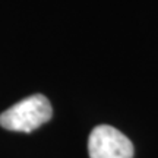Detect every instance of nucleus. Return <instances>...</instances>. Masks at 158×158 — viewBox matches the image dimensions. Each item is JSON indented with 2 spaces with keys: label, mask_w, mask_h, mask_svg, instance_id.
Listing matches in <instances>:
<instances>
[{
  "label": "nucleus",
  "mask_w": 158,
  "mask_h": 158,
  "mask_svg": "<svg viewBox=\"0 0 158 158\" xmlns=\"http://www.w3.org/2000/svg\"><path fill=\"white\" fill-rule=\"evenodd\" d=\"M88 154L89 158H133V143L116 127L100 124L91 132Z\"/></svg>",
  "instance_id": "f03ea898"
},
{
  "label": "nucleus",
  "mask_w": 158,
  "mask_h": 158,
  "mask_svg": "<svg viewBox=\"0 0 158 158\" xmlns=\"http://www.w3.org/2000/svg\"><path fill=\"white\" fill-rule=\"evenodd\" d=\"M53 116L48 98L34 94L21 100L0 114V126L12 132L29 133L47 123Z\"/></svg>",
  "instance_id": "f257e3e1"
}]
</instances>
